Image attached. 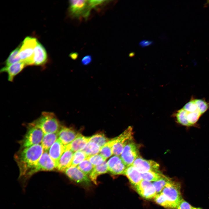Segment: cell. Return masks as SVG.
Here are the masks:
<instances>
[{"mask_svg":"<svg viewBox=\"0 0 209 209\" xmlns=\"http://www.w3.org/2000/svg\"><path fill=\"white\" fill-rule=\"evenodd\" d=\"M183 108L185 111L188 112H194L197 111H199L194 102L193 98H192L189 102H187L183 106Z\"/></svg>","mask_w":209,"mask_h":209,"instance_id":"obj_34","label":"cell"},{"mask_svg":"<svg viewBox=\"0 0 209 209\" xmlns=\"http://www.w3.org/2000/svg\"><path fill=\"white\" fill-rule=\"evenodd\" d=\"M101 147L96 143L89 141L82 150L88 156L98 154Z\"/></svg>","mask_w":209,"mask_h":209,"instance_id":"obj_25","label":"cell"},{"mask_svg":"<svg viewBox=\"0 0 209 209\" xmlns=\"http://www.w3.org/2000/svg\"><path fill=\"white\" fill-rule=\"evenodd\" d=\"M58 138L64 145L72 142L80 134L71 128L63 127L58 133Z\"/></svg>","mask_w":209,"mask_h":209,"instance_id":"obj_15","label":"cell"},{"mask_svg":"<svg viewBox=\"0 0 209 209\" xmlns=\"http://www.w3.org/2000/svg\"><path fill=\"white\" fill-rule=\"evenodd\" d=\"M140 174L143 180L150 182L157 181L165 176L159 172L151 171Z\"/></svg>","mask_w":209,"mask_h":209,"instance_id":"obj_23","label":"cell"},{"mask_svg":"<svg viewBox=\"0 0 209 209\" xmlns=\"http://www.w3.org/2000/svg\"><path fill=\"white\" fill-rule=\"evenodd\" d=\"M27 131L21 141L23 148L41 143L44 134L39 127L29 124Z\"/></svg>","mask_w":209,"mask_h":209,"instance_id":"obj_4","label":"cell"},{"mask_svg":"<svg viewBox=\"0 0 209 209\" xmlns=\"http://www.w3.org/2000/svg\"><path fill=\"white\" fill-rule=\"evenodd\" d=\"M37 40L35 38L28 36L22 42L19 52L21 61L26 66L33 65V57L35 48Z\"/></svg>","mask_w":209,"mask_h":209,"instance_id":"obj_3","label":"cell"},{"mask_svg":"<svg viewBox=\"0 0 209 209\" xmlns=\"http://www.w3.org/2000/svg\"><path fill=\"white\" fill-rule=\"evenodd\" d=\"M115 140V138L110 140L101 148L100 154L106 160L113 154L112 147Z\"/></svg>","mask_w":209,"mask_h":209,"instance_id":"obj_24","label":"cell"},{"mask_svg":"<svg viewBox=\"0 0 209 209\" xmlns=\"http://www.w3.org/2000/svg\"><path fill=\"white\" fill-rule=\"evenodd\" d=\"M88 156L82 151L75 152L73 154L71 166H77L78 164L86 159Z\"/></svg>","mask_w":209,"mask_h":209,"instance_id":"obj_30","label":"cell"},{"mask_svg":"<svg viewBox=\"0 0 209 209\" xmlns=\"http://www.w3.org/2000/svg\"><path fill=\"white\" fill-rule=\"evenodd\" d=\"M108 171L107 162L105 161L101 164L94 166L89 174V178L95 184L97 185L98 176L101 174L107 173Z\"/></svg>","mask_w":209,"mask_h":209,"instance_id":"obj_21","label":"cell"},{"mask_svg":"<svg viewBox=\"0 0 209 209\" xmlns=\"http://www.w3.org/2000/svg\"><path fill=\"white\" fill-rule=\"evenodd\" d=\"M58 133L44 134L41 143L44 151L47 152L57 139Z\"/></svg>","mask_w":209,"mask_h":209,"instance_id":"obj_22","label":"cell"},{"mask_svg":"<svg viewBox=\"0 0 209 209\" xmlns=\"http://www.w3.org/2000/svg\"><path fill=\"white\" fill-rule=\"evenodd\" d=\"M56 168L54 162L51 158L47 152L44 151L37 164L30 170L27 177L41 171H50Z\"/></svg>","mask_w":209,"mask_h":209,"instance_id":"obj_8","label":"cell"},{"mask_svg":"<svg viewBox=\"0 0 209 209\" xmlns=\"http://www.w3.org/2000/svg\"><path fill=\"white\" fill-rule=\"evenodd\" d=\"M32 123L40 128L44 134L57 133L60 128L58 119L51 112H43L39 118Z\"/></svg>","mask_w":209,"mask_h":209,"instance_id":"obj_2","label":"cell"},{"mask_svg":"<svg viewBox=\"0 0 209 209\" xmlns=\"http://www.w3.org/2000/svg\"><path fill=\"white\" fill-rule=\"evenodd\" d=\"M194 100L198 109L202 114L209 109V104L205 100L194 98Z\"/></svg>","mask_w":209,"mask_h":209,"instance_id":"obj_31","label":"cell"},{"mask_svg":"<svg viewBox=\"0 0 209 209\" xmlns=\"http://www.w3.org/2000/svg\"><path fill=\"white\" fill-rule=\"evenodd\" d=\"M26 66L24 63L20 61L5 66L1 69L0 72L6 73L8 80L12 82L15 77L21 72Z\"/></svg>","mask_w":209,"mask_h":209,"instance_id":"obj_16","label":"cell"},{"mask_svg":"<svg viewBox=\"0 0 209 209\" xmlns=\"http://www.w3.org/2000/svg\"><path fill=\"white\" fill-rule=\"evenodd\" d=\"M135 188L140 196L146 199L154 198L157 194L152 183L143 180Z\"/></svg>","mask_w":209,"mask_h":209,"instance_id":"obj_12","label":"cell"},{"mask_svg":"<svg viewBox=\"0 0 209 209\" xmlns=\"http://www.w3.org/2000/svg\"><path fill=\"white\" fill-rule=\"evenodd\" d=\"M123 174L127 178L134 188L143 180L140 173L132 165L127 167Z\"/></svg>","mask_w":209,"mask_h":209,"instance_id":"obj_20","label":"cell"},{"mask_svg":"<svg viewBox=\"0 0 209 209\" xmlns=\"http://www.w3.org/2000/svg\"><path fill=\"white\" fill-rule=\"evenodd\" d=\"M87 159L94 166L101 164L106 160L100 154L88 156Z\"/></svg>","mask_w":209,"mask_h":209,"instance_id":"obj_33","label":"cell"},{"mask_svg":"<svg viewBox=\"0 0 209 209\" xmlns=\"http://www.w3.org/2000/svg\"><path fill=\"white\" fill-rule=\"evenodd\" d=\"M138 156L139 150L137 145L132 140L125 145L120 157L127 167L132 165L134 161Z\"/></svg>","mask_w":209,"mask_h":209,"instance_id":"obj_10","label":"cell"},{"mask_svg":"<svg viewBox=\"0 0 209 209\" xmlns=\"http://www.w3.org/2000/svg\"><path fill=\"white\" fill-rule=\"evenodd\" d=\"M133 135V128L129 126L120 135L115 137V141L112 147L113 154L120 155L125 145L132 140Z\"/></svg>","mask_w":209,"mask_h":209,"instance_id":"obj_7","label":"cell"},{"mask_svg":"<svg viewBox=\"0 0 209 209\" xmlns=\"http://www.w3.org/2000/svg\"><path fill=\"white\" fill-rule=\"evenodd\" d=\"M192 207L189 203L182 199L178 203L176 209H192Z\"/></svg>","mask_w":209,"mask_h":209,"instance_id":"obj_35","label":"cell"},{"mask_svg":"<svg viewBox=\"0 0 209 209\" xmlns=\"http://www.w3.org/2000/svg\"><path fill=\"white\" fill-rule=\"evenodd\" d=\"M69 3V12L72 17H82L86 19L88 18L91 9L89 5L88 0H70Z\"/></svg>","mask_w":209,"mask_h":209,"instance_id":"obj_6","label":"cell"},{"mask_svg":"<svg viewBox=\"0 0 209 209\" xmlns=\"http://www.w3.org/2000/svg\"><path fill=\"white\" fill-rule=\"evenodd\" d=\"M77 167L80 170L87 175L90 174L94 167L87 159L80 163Z\"/></svg>","mask_w":209,"mask_h":209,"instance_id":"obj_29","label":"cell"},{"mask_svg":"<svg viewBox=\"0 0 209 209\" xmlns=\"http://www.w3.org/2000/svg\"><path fill=\"white\" fill-rule=\"evenodd\" d=\"M79 55L78 53L77 52H72L70 53L69 56L70 58L73 60H76L78 58Z\"/></svg>","mask_w":209,"mask_h":209,"instance_id":"obj_39","label":"cell"},{"mask_svg":"<svg viewBox=\"0 0 209 209\" xmlns=\"http://www.w3.org/2000/svg\"><path fill=\"white\" fill-rule=\"evenodd\" d=\"M44 152L42 145L39 144L24 148L16 154L15 158L19 168L20 176H27Z\"/></svg>","mask_w":209,"mask_h":209,"instance_id":"obj_1","label":"cell"},{"mask_svg":"<svg viewBox=\"0 0 209 209\" xmlns=\"http://www.w3.org/2000/svg\"><path fill=\"white\" fill-rule=\"evenodd\" d=\"M132 165L140 173L149 171L159 172V165L152 160H147L138 156L134 161Z\"/></svg>","mask_w":209,"mask_h":209,"instance_id":"obj_11","label":"cell"},{"mask_svg":"<svg viewBox=\"0 0 209 209\" xmlns=\"http://www.w3.org/2000/svg\"><path fill=\"white\" fill-rule=\"evenodd\" d=\"M170 179L165 176L161 179L152 183L157 194L162 192L167 182Z\"/></svg>","mask_w":209,"mask_h":209,"instance_id":"obj_32","label":"cell"},{"mask_svg":"<svg viewBox=\"0 0 209 209\" xmlns=\"http://www.w3.org/2000/svg\"><path fill=\"white\" fill-rule=\"evenodd\" d=\"M74 153L71 150H65L59 159L56 169L63 172L71 167Z\"/></svg>","mask_w":209,"mask_h":209,"instance_id":"obj_19","label":"cell"},{"mask_svg":"<svg viewBox=\"0 0 209 209\" xmlns=\"http://www.w3.org/2000/svg\"><path fill=\"white\" fill-rule=\"evenodd\" d=\"M153 42L152 41L144 39L140 42L139 44V46L142 48H145L153 44Z\"/></svg>","mask_w":209,"mask_h":209,"instance_id":"obj_38","label":"cell"},{"mask_svg":"<svg viewBox=\"0 0 209 209\" xmlns=\"http://www.w3.org/2000/svg\"><path fill=\"white\" fill-rule=\"evenodd\" d=\"M107 1L105 0H88L89 6L91 9L95 8L102 4Z\"/></svg>","mask_w":209,"mask_h":209,"instance_id":"obj_36","label":"cell"},{"mask_svg":"<svg viewBox=\"0 0 209 209\" xmlns=\"http://www.w3.org/2000/svg\"><path fill=\"white\" fill-rule=\"evenodd\" d=\"M192 209H201L200 208H194V207H193Z\"/></svg>","mask_w":209,"mask_h":209,"instance_id":"obj_40","label":"cell"},{"mask_svg":"<svg viewBox=\"0 0 209 209\" xmlns=\"http://www.w3.org/2000/svg\"><path fill=\"white\" fill-rule=\"evenodd\" d=\"M20 46H19L10 53L5 62V66L21 61L19 54Z\"/></svg>","mask_w":209,"mask_h":209,"instance_id":"obj_27","label":"cell"},{"mask_svg":"<svg viewBox=\"0 0 209 209\" xmlns=\"http://www.w3.org/2000/svg\"><path fill=\"white\" fill-rule=\"evenodd\" d=\"M154 199L155 201L161 206L167 208L174 209L171 203L162 192L157 194Z\"/></svg>","mask_w":209,"mask_h":209,"instance_id":"obj_26","label":"cell"},{"mask_svg":"<svg viewBox=\"0 0 209 209\" xmlns=\"http://www.w3.org/2000/svg\"><path fill=\"white\" fill-rule=\"evenodd\" d=\"M92 60V56L90 55H85L81 60V63L83 65H87L91 62Z\"/></svg>","mask_w":209,"mask_h":209,"instance_id":"obj_37","label":"cell"},{"mask_svg":"<svg viewBox=\"0 0 209 209\" xmlns=\"http://www.w3.org/2000/svg\"><path fill=\"white\" fill-rule=\"evenodd\" d=\"M166 197L172 206L176 208L179 201L182 199L179 183L170 180L161 192Z\"/></svg>","mask_w":209,"mask_h":209,"instance_id":"obj_5","label":"cell"},{"mask_svg":"<svg viewBox=\"0 0 209 209\" xmlns=\"http://www.w3.org/2000/svg\"><path fill=\"white\" fill-rule=\"evenodd\" d=\"M64 151V145L59 138L48 150V154L55 163L56 167L59 159Z\"/></svg>","mask_w":209,"mask_h":209,"instance_id":"obj_17","label":"cell"},{"mask_svg":"<svg viewBox=\"0 0 209 209\" xmlns=\"http://www.w3.org/2000/svg\"><path fill=\"white\" fill-rule=\"evenodd\" d=\"M108 171L112 174H123L127 167L120 156L115 155L110 158L107 162Z\"/></svg>","mask_w":209,"mask_h":209,"instance_id":"obj_13","label":"cell"},{"mask_svg":"<svg viewBox=\"0 0 209 209\" xmlns=\"http://www.w3.org/2000/svg\"><path fill=\"white\" fill-rule=\"evenodd\" d=\"M48 55L46 50L43 45L38 41L35 48L33 62V65L42 66L47 62Z\"/></svg>","mask_w":209,"mask_h":209,"instance_id":"obj_14","label":"cell"},{"mask_svg":"<svg viewBox=\"0 0 209 209\" xmlns=\"http://www.w3.org/2000/svg\"><path fill=\"white\" fill-rule=\"evenodd\" d=\"M109 140L104 134H100L94 135L90 137L89 139V141L96 143L101 148Z\"/></svg>","mask_w":209,"mask_h":209,"instance_id":"obj_28","label":"cell"},{"mask_svg":"<svg viewBox=\"0 0 209 209\" xmlns=\"http://www.w3.org/2000/svg\"><path fill=\"white\" fill-rule=\"evenodd\" d=\"M90 137L80 134L70 144L64 145V149H70L74 152L82 150L89 141Z\"/></svg>","mask_w":209,"mask_h":209,"instance_id":"obj_18","label":"cell"},{"mask_svg":"<svg viewBox=\"0 0 209 209\" xmlns=\"http://www.w3.org/2000/svg\"><path fill=\"white\" fill-rule=\"evenodd\" d=\"M67 176L71 180L84 187L88 188L91 186V181L77 166H71L64 171Z\"/></svg>","mask_w":209,"mask_h":209,"instance_id":"obj_9","label":"cell"}]
</instances>
